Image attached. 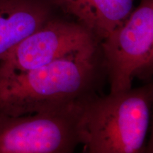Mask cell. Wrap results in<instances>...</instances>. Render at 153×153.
I'll use <instances>...</instances> for the list:
<instances>
[{
	"label": "cell",
	"mask_w": 153,
	"mask_h": 153,
	"mask_svg": "<svg viewBox=\"0 0 153 153\" xmlns=\"http://www.w3.org/2000/svg\"><path fill=\"white\" fill-rule=\"evenodd\" d=\"M106 74L101 45L25 72L0 75V116L68 109L98 94Z\"/></svg>",
	"instance_id": "1"
},
{
	"label": "cell",
	"mask_w": 153,
	"mask_h": 153,
	"mask_svg": "<svg viewBox=\"0 0 153 153\" xmlns=\"http://www.w3.org/2000/svg\"><path fill=\"white\" fill-rule=\"evenodd\" d=\"M152 103L150 82L108 95L97 94L82 103L77 129L85 152H146Z\"/></svg>",
	"instance_id": "2"
},
{
	"label": "cell",
	"mask_w": 153,
	"mask_h": 153,
	"mask_svg": "<svg viewBox=\"0 0 153 153\" xmlns=\"http://www.w3.org/2000/svg\"><path fill=\"white\" fill-rule=\"evenodd\" d=\"M110 93L128 90L135 77L152 75L153 0H140L126 21L101 42Z\"/></svg>",
	"instance_id": "3"
},
{
	"label": "cell",
	"mask_w": 153,
	"mask_h": 153,
	"mask_svg": "<svg viewBox=\"0 0 153 153\" xmlns=\"http://www.w3.org/2000/svg\"><path fill=\"white\" fill-rule=\"evenodd\" d=\"M79 106L19 116H0V153H71L80 144Z\"/></svg>",
	"instance_id": "4"
},
{
	"label": "cell",
	"mask_w": 153,
	"mask_h": 153,
	"mask_svg": "<svg viewBox=\"0 0 153 153\" xmlns=\"http://www.w3.org/2000/svg\"><path fill=\"white\" fill-rule=\"evenodd\" d=\"M100 43L79 22L56 14L0 57V75L41 68Z\"/></svg>",
	"instance_id": "5"
},
{
	"label": "cell",
	"mask_w": 153,
	"mask_h": 153,
	"mask_svg": "<svg viewBox=\"0 0 153 153\" xmlns=\"http://www.w3.org/2000/svg\"><path fill=\"white\" fill-rule=\"evenodd\" d=\"M57 11L51 0H0V57Z\"/></svg>",
	"instance_id": "6"
},
{
	"label": "cell",
	"mask_w": 153,
	"mask_h": 153,
	"mask_svg": "<svg viewBox=\"0 0 153 153\" xmlns=\"http://www.w3.org/2000/svg\"><path fill=\"white\" fill-rule=\"evenodd\" d=\"M136 0H51L58 11L72 17L101 42L125 22Z\"/></svg>",
	"instance_id": "7"
}]
</instances>
